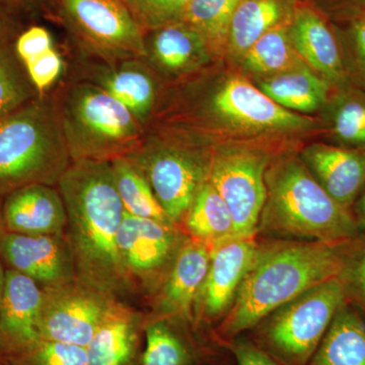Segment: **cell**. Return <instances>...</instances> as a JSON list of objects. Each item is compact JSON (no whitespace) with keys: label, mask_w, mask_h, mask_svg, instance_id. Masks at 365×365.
<instances>
[{"label":"cell","mask_w":365,"mask_h":365,"mask_svg":"<svg viewBox=\"0 0 365 365\" xmlns=\"http://www.w3.org/2000/svg\"><path fill=\"white\" fill-rule=\"evenodd\" d=\"M56 187L66 205V235L78 279L122 302L136 297L118 252L125 210L111 163L72 160Z\"/></svg>","instance_id":"1"},{"label":"cell","mask_w":365,"mask_h":365,"mask_svg":"<svg viewBox=\"0 0 365 365\" xmlns=\"http://www.w3.org/2000/svg\"><path fill=\"white\" fill-rule=\"evenodd\" d=\"M353 240L324 242L258 237L251 265L230 312L212 331L213 339L223 348L278 307L338 277Z\"/></svg>","instance_id":"2"},{"label":"cell","mask_w":365,"mask_h":365,"mask_svg":"<svg viewBox=\"0 0 365 365\" xmlns=\"http://www.w3.org/2000/svg\"><path fill=\"white\" fill-rule=\"evenodd\" d=\"M265 182L257 237L337 242L360 235L351 210L329 195L299 155L282 153L274 158Z\"/></svg>","instance_id":"3"},{"label":"cell","mask_w":365,"mask_h":365,"mask_svg":"<svg viewBox=\"0 0 365 365\" xmlns=\"http://www.w3.org/2000/svg\"><path fill=\"white\" fill-rule=\"evenodd\" d=\"M72 162L51 97L0 118V197L34 184L57 186Z\"/></svg>","instance_id":"4"},{"label":"cell","mask_w":365,"mask_h":365,"mask_svg":"<svg viewBox=\"0 0 365 365\" xmlns=\"http://www.w3.org/2000/svg\"><path fill=\"white\" fill-rule=\"evenodd\" d=\"M51 98L72 160L112 162L128 157L145 139L132 113L88 81H69Z\"/></svg>","instance_id":"5"},{"label":"cell","mask_w":365,"mask_h":365,"mask_svg":"<svg viewBox=\"0 0 365 365\" xmlns=\"http://www.w3.org/2000/svg\"><path fill=\"white\" fill-rule=\"evenodd\" d=\"M346 302L339 278H331L276 309L246 335L281 365H307Z\"/></svg>","instance_id":"6"},{"label":"cell","mask_w":365,"mask_h":365,"mask_svg":"<svg viewBox=\"0 0 365 365\" xmlns=\"http://www.w3.org/2000/svg\"><path fill=\"white\" fill-rule=\"evenodd\" d=\"M126 158L143 170L167 215L181 227L197 192L208 180L211 150L145 135Z\"/></svg>","instance_id":"7"},{"label":"cell","mask_w":365,"mask_h":365,"mask_svg":"<svg viewBox=\"0 0 365 365\" xmlns=\"http://www.w3.org/2000/svg\"><path fill=\"white\" fill-rule=\"evenodd\" d=\"M60 14L91 57L145 58L143 29L124 0H56Z\"/></svg>","instance_id":"8"},{"label":"cell","mask_w":365,"mask_h":365,"mask_svg":"<svg viewBox=\"0 0 365 365\" xmlns=\"http://www.w3.org/2000/svg\"><path fill=\"white\" fill-rule=\"evenodd\" d=\"M189 239L178 225L125 213L118 235V252L135 297L148 302L158 292Z\"/></svg>","instance_id":"9"},{"label":"cell","mask_w":365,"mask_h":365,"mask_svg":"<svg viewBox=\"0 0 365 365\" xmlns=\"http://www.w3.org/2000/svg\"><path fill=\"white\" fill-rule=\"evenodd\" d=\"M210 150L208 179L230 209L235 234L257 235L266 200V172L278 155L250 148Z\"/></svg>","instance_id":"10"},{"label":"cell","mask_w":365,"mask_h":365,"mask_svg":"<svg viewBox=\"0 0 365 365\" xmlns=\"http://www.w3.org/2000/svg\"><path fill=\"white\" fill-rule=\"evenodd\" d=\"M38 332L41 339L88 347L117 302L78 279L42 288Z\"/></svg>","instance_id":"11"},{"label":"cell","mask_w":365,"mask_h":365,"mask_svg":"<svg viewBox=\"0 0 365 365\" xmlns=\"http://www.w3.org/2000/svg\"><path fill=\"white\" fill-rule=\"evenodd\" d=\"M257 245V235H234L213 246L207 273L194 304L193 324L199 332L213 338L212 331L234 304Z\"/></svg>","instance_id":"12"},{"label":"cell","mask_w":365,"mask_h":365,"mask_svg":"<svg viewBox=\"0 0 365 365\" xmlns=\"http://www.w3.org/2000/svg\"><path fill=\"white\" fill-rule=\"evenodd\" d=\"M0 258L9 268L37 282L41 288L59 287L78 279L66 234L24 235L4 232Z\"/></svg>","instance_id":"13"},{"label":"cell","mask_w":365,"mask_h":365,"mask_svg":"<svg viewBox=\"0 0 365 365\" xmlns=\"http://www.w3.org/2000/svg\"><path fill=\"white\" fill-rule=\"evenodd\" d=\"M78 64V79L98 86L119 101L145 130L160 93L157 76L145 60L105 61L91 57Z\"/></svg>","instance_id":"14"},{"label":"cell","mask_w":365,"mask_h":365,"mask_svg":"<svg viewBox=\"0 0 365 365\" xmlns=\"http://www.w3.org/2000/svg\"><path fill=\"white\" fill-rule=\"evenodd\" d=\"M227 352L186 319L146 314L141 365H218Z\"/></svg>","instance_id":"15"},{"label":"cell","mask_w":365,"mask_h":365,"mask_svg":"<svg viewBox=\"0 0 365 365\" xmlns=\"http://www.w3.org/2000/svg\"><path fill=\"white\" fill-rule=\"evenodd\" d=\"M212 249L205 242L187 240L162 287L146 304L148 317L179 318L193 324L194 304L205 279Z\"/></svg>","instance_id":"16"},{"label":"cell","mask_w":365,"mask_h":365,"mask_svg":"<svg viewBox=\"0 0 365 365\" xmlns=\"http://www.w3.org/2000/svg\"><path fill=\"white\" fill-rule=\"evenodd\" d=\"M42 288L14 269H6L0 306V357L25 349L40 339L38 321Z\"/></svg>","instance_id":"17"},{"label":"cell","mask_w":365,"mask_h":365,"mask_svg":"<svg viewBox=\"0 0 365 365\" xmlns=\"http://www.w3.org/2000/svg\"><path fill=\"white\" fill-rule=\"evenodd\" d=\"M146 312L117 300L86 349L88 365H141Z\"/></svg>","instance_id":"18"},{"label":"cell","mask_w":365,"mask_h":365,"mask_svg":"<svg viewBox=\"0 0 365 365\" xmlns=\"http://www.w3.org/2000/svg\"><path fill=\"white\" fill-rule=\"evenodd\" d=\"M299 158L329 195L351 210L365 188V148L314 143Z\"/></svg>","instance_id":"19"},{"label":"cell","mask_w":365,"mask_h":365,"mask_svg":"<svg viewBox=\"0 0 365 365\" xmlns=\"http://www.w3.org/2000/svg\"><path fill=\"white\" fill-rule=\"evenodd\" d=\"M289 34L295 52L309 68L336 88L351 83L339 40L321 14L309 7L294 9Z\"/></svg>","instance_id":"20"},{"label":"cell","mask_w":365,"mask_h":365,"mask_svg":"<svg viewBox=\"0 0 365 365\" xmlns=\"http://www.w3.org/2000/svg\"><path fill=\"white\" fill-rule=\"evenodd\" d=\"M2 220L6 232L62 235L66 234L67 213L56 186L34 184L4 197Z\"/></svg>","instance_id":"21"},{"label":"cell","mask_w":365,"mask_h":365,"mask_svg":"<svg viewBox=\"0 0 365 365\" xmlns=\"http://www.w3.org/2000/svg\"><path fill=\"white\" fill-rule=\"evenodd\" d=\"M145 60L153 72L168 78H188L210 59L205 41L184 21L170 24L144 35Z\"/></svg>","instance_id":"22"},{"label":"cell","mask_w":365,"mask_h":365,"mask_svg":"<svg viewBox=\"0 0 365 365\" xmlns=\"http://www.w3.org/2000/svg\"><path fill=\"white\" fill-rule=\"evenodd\" d=\"M258 88L288 111L307 114L328 104L333 86L304 63L261 78Z\"/></svg>","instance_id":"23"},{"label":"cell","mask_w":365,"mask_h":365,"mask_svg":"<svg viewBox=\"0 0 365 365\" xmlns=\"http://www.w3.org/2000/svg\"><path fill=\"white\" fill-rule=\"evenodd\" d=\"M294 11L292 0H241L230 24L228 52L241 59L262 36L292 20Z\"/></svg>","instance_id":"24"},{"label":"cell","mask_w":365,"mask_h":365,"mask_svg":"<svg viewBox=\"0 0 365 365\" xmlns=\"http://www.w3.org/2000/svg\"><path fill=\"white\" fill-rule=\"evenodd\" d=\"M307 365H365V318L346 302Z\"/></svg>","instance_id":"25"},{"label":"cell","mask_w":365,"mask_h":365,"mask_svg":"<svg viewBox=\"0 0 365 365\" xmlns=\"http://www.w3.org/2000/svg\"><path fill=\"white\" fill-rule=\"evenodd\" d=\"M181 228L191 239L210 246L237 235L230 209L209 179L197 192Z\"/></svg>","instance_id":"26"},{"label":"cell","mask_w":365,"mask_h":365,"mask_svg":"<svg viewBox=\"0 0 365 365\" xmlns=\"http://www.w3.org/2000/svg\"><path fill=\"white\" fill-rule=\"evenodd\" d=\"M110 163L125 213L163 225H177L163 208L138 165L126 157L115 158Z\"/></svg>","instance_id":"27"},{"label":"cell","mask_w":365,"mask_h":365,"mask_svg":"<svg viewBox=\"0 0 365 365\" xmlns=\"http://www.w3.org/2000/svg\"><path fill=\"white\" fill-rule=\"evenodd\" d=\"M290 21L262 36L242 55L240 60L245 71L263 78L304 64L290 39Z\"/></svg>","instance_id":"28"},{"label":"cell","mask_w":365,"mask_h":365,"mask_svg":"<svg viewBox=\"0 0 365 365\" xmlns=\"http://www.w3.org/2000/svg\"><path fill=\"white\" fill-rule=\"evenodd\" d=\"M329 110V130L340 146L365 148V93L351 83L338 86Z\"/></svg>","instance_id":"29"},{"label":"cell","mask_w":365,"mask_h":365,"mask_svg":"<svg viewBox=\"0 0 365 365\" xmlns=\"http://www.w3.org/2000/svg\"><path fill=\"white\" fill-rule=\"evenodd\" d=\"M241 0H191L182 21L205 41L211 53L227 50L235 9Z\"/></svg>","instance_id":"30"},{"label":"cell","mask_w":365,"mask_h":365,"mask_svg":"<svg viewBox=\"0 0 365 365\" xmlns=\"http://www.w3.org/2000/svg\"><path fill=\"white\" fill-rule=\"evenodd\" d=\"M39 96L16 54L14 43L0 42V118Z\"/></svg>","instance_id":"31"},{"label":"cell","mask_w":365,"mask_h":365,"mask_svg":"<svg viewBox=\"0 0 365 365\" xmlns=\"http://www.w3.org/2000/svg\"><path fill=\"white\" fill-rule=\"evenodd\" d=\"M0 364L88 365V362L85 347L40 338L21 351L0 357Z\"/></svg>","instance_id":"32"},{"label":"cell","mask_w":365,"mask_h":365,"mask_svg":"<svg viewBox=\"0 0 365 365\" xmlns=\"http://www.w3.org/2000/svg\"><path fill=\"white\" fill-rule=\"evenodd\" d=\"M144 33L182 21L191 0H124Z\"/></svg>","instance_id":"33"},{"label":"cell","mask_w":365,"mask_h":365,"mask_svg":"<svg viewBox=\"0 0 365 365\" xmlns=\"http://www.w3.org/2000/svg\"><path fill=\"white\" fill-rule=\"evenodd\" d=\"M338 278L348 302L365 318V234L353 240Z\"/></svg>","instance_id":"34"},{"label":"cell","mask_w":365,"mask_h":365,"mask_svg":"<svg viewBox=\"0 0 365 365\" xmlns=\"http://www.w3.org/2000/svg\"><path fill=\"white\" fill-rule=\"evenodd\" d=\"M24 66L36 90L40 96H44L61 76L64 64L61 55L53 47Z\"/></svg>","instance_id":"35"},{"label":"cell","mask_w":365,"mask_h":365,"mask_svg":"<svg viewBox=\"0 0 365 365\" xmlns=\"http://www.w3.org/2000/svg\"><path fill=\"white\" fill-rule=\"evenodd\" d=\"M52 48L51 35L47 29L40 26H31L21 33L14 42V49L23 64L37 58Z\"/></svg>","instance_id":"36"},{"label":"cell","mask_w":365,"mask_h":365,"mask_svg":"<svg viewBox=\"0 0 365 365\" xmlns=\"http://www.w3.org/2000/svg\"><path fill=\"white\" fill-rule=\"evenodd\" d=\"M223 348L234 357L237 365H281L255 344L246 334L225 343Z\"/></svg>","instance_id":"37"},{"label":"cell","mask_w":365,"mask_h":365,"mask_svg":"<svg viewBox=\"0 0 365 365\" xmlns=\"http://www.w3.org/2000/svg\"><path fill=\"white\" fill-rule=\"evenodd\" d=\"M347 38L352 71L365 86V16L352 21Z\"/></svg>","instance_id":"38"},{"label":"cell","mask_w":365,"mask_h":365,"mask_svg":"<svg viewBox=\"0 0 365 365\" xmlns=\"http://www.w3.org/2000/svg\"><path fill=\"white\" fill-rule=\"evenodd\" d=\"M351 212L360 234H365V188L353 204Z\"/></svg>","instance_id":"39"},{"label":"cell","mask_w":365,"mask_h":365,"mask_svg":"<svg viewBox=\"0 0 365 365\" xmlns=\"http://www.w3.org/2000/svg\"><path fill=\"white\" fill-rule=\"evenodd\" d=\"M9 33V25L6 14H4L2 9H0V42L7 41Z\"/></svg>","instance_id":"40"},{"label":"cell","mask_w":365,"mask_h":365,"mask_svg":"<svg viewBox=\"0 0 365 365\" xmlns=\"http://www.w3.org/2000/svg\"><path fill=\"white\" fill-rule=\"evenodd\" d=\"M6 270L2 262L0 260V306H1L2 297H4V283H6Z\"/></svg>","instance_id":"41"},{"label":"cell","mask_w":365,"mask_h":365,"mask_svg":"<svg viewBox=\"0 0 365 365\" xmlns=\"http://www.w3.org/2000/svg\"><path fill=\"white\" fill-rule=\"evenodd\" d=\"M2 200H4V198L0 197V239H1L2 235L6 232L4 227V220H2Z\"/></svg>","instance_id":"42"},{"label":"cell","mask_w":365,"mask_h":365,"mask_svg":"<svg viewBox=\"0 0 365 365\" xmlns=\"http://www.w3.org/2000/svg\"><path fill=\"white\" fill-rule=\"evenodd\" d=\"M4 1L7 2V4H21V2L25 1V0H4Z\"/></svg>","instance_id":"43"},{"label":"cell","mask_w":365,"mask_h":365,"mask_svg":"<svg viewBox=\"0 0 365 365\" xmlns=\"http://www.w3.org/2000/svg\"><path fill=\"white\" fill-rule=\"evenodd\" d=\"M218 365H230V364H227V360H225V361H222V364H220Z\"/></svg>","instance_id":"44"},{"label":"cell","mask_w":365,"mask_h":365,"mask_svg":"<svg viewBox=\"0 0 365 365\" xmlns=\"http://www.w3.org/2000/svg\"><path fill=\"white\" fill-rule=\"evenodd\" d=\"M364 16H365V14H364Z\"/></svg>","instance_id":"45"},{"label":"cell","mask_w":365,"mask_h":365,"mask_svg":"<svg viewBox=\"0 0 365 365\" xmlns=\"http://www.w3.org/2000/svg\"><path fill=\"white\" fill-rule=\"evenodd\" d=\"M0 365H1V364H0Z\"/></svg>","instance_id":"46"}]
</instances>
